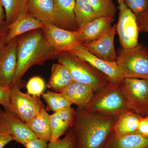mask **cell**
Wrapping results in <instances>:
<instances>
[{
  "mask_svg": "<svg viewBox=\"0 0 148 148\" xmlns=\"http://www.w3.org/2000/svg\"><path fill=\"white\" fill-rule=\"evenodd\" d=\"M118 1L119 3L123 1V0H118Z\"/></svg>",
  "mask_w": 148,
  "mask_h": 148,
  "instance_id": "obj_38",
  "label": "cell"
},
{
  "mask_svg": "<svg viewBox=\"0 0 148 148\" xmlns=\"http://www.w3.org/2000/svg\"><path fill=\"white\" fill-rule=\"evenodd\" d=\"M74 13L79 29L96 18L88 0H75Z\"/></svg>",
  "mask_w": 148,
  "mask_h": 148,
  "instance_id": "obj_25",
  "label": "cell"
},
{
  "mask_svg": "<svg viewBox=\"0 0 148 148\" xmlns=\"http://www.w3.org/2000/svg\"><path fill=\"white\" fill-rule=\"evenodd\" d=\"M103 148H148V138L137 133L117 136L112 132Z\"/></svg>",
  "mask_w": 148,
  "mask_h": 148,
  "instance_id": "obj_20",
  "label": "cell"
},
{
  "mask_svg": "<svg viewBox=\"0 0 148 148\" xmlns=\"http://www.w3.org/2000/svg\"><path fill=\"white\" fill-rule=\"evenodd\" d=\"M18 37L0 51V85L10 88L13 85L17 64Z\"/></svg>",
  "mask_w": 148,
  "mask_h": 148,
  "instance_id": "obj_11",
  "label": "cell"
},
{
  "mask_svg": "<svg viewBox=\"0 0 148 148\" xmlns=\"http://www.w3.org/2000/svg\"><path fill=\"white\" fill-rule=\"evenodd\" d=\"M142 117L132 112L123 114L117 119L113 128V133L117 136L137 133L139 121Z\"/></svg>",
  "mask_w": 148,
  "mask_h": 148,
  "instance_id": "obj_23",
  "label": "cell"
},
{
  "mask_svg": "<svg viewBox=\"0 0 148 148\" xmlns=\"http://www.w3.org/2000/svg\"><path fill=\"white\" fill-rule=\"evenodd\" d=\"M5 14V23L8 25L22 14L27 12L29 0H0Z\"/></svg>",
  "mask_w": 148,
  "mask_h": 148,
  "instance_id": "obj_24",
  "label": "cell"
},
{
  "mask_svg": "<svg viewBox=\"0 0 148 148\" xmlns=\"http://www.w3.org/2000/svg\"><path fill=\"white\" fill-rule=\"evenodd\" d=\"M8 34L6 38L7 43L15 38L26 33L37 30L43 29L44 25L31 16L28 12L22 14L14 22L8 25Z\"/></svg>",
  "mask_w": 148,
  "mask_h": 148,
  "instance_id": "obj_17",
  "label": "cell"
},
{
  "mask_svg": "<svg viewBox=\"0 0 148 148\" xmlns=\"http://www.w3.org/2000/svg\"><path fill=\"white\" fill-rule=\"evenodd\" d=\"M56 59L69 70L74 81L90 86L95 92L111 82L97 69L69 51L58 53Z\"/></svg>",
  "mask_w": 148,
  "mask_h": 148,
  "instance_id": "obj_4",
  "label": "cell"
},
{
  "mask_svg": "<svg viewBox=\"0 0 148 148\" xmlns=\"http://www.w3.org/2000/svg\"><path fill=\"white\" fill-rule=\"evenodd\" d=\"M95 91L90 86L74 81L61 92L72 104L78 108H85L91 101Z\"/></svg>",
  "mask_w": 148,
  "mask_h": 148,
  "instance_id": "obj_18",
  "label": "cell"
},
{
  "mask_svg": "<svg viewBox=\"0 0 148 148\" xmlns=\"http://www.w3.org/2000/svg\"><path fill=\"white\" fill-rule=\"evenodd\" d=\"M75 109L71 107L50 115L49 120L51 130L50 141L60 139L69 128H71L75 119Z\"/></svg>",
  "mask_w": 148,
  "mask_h": 148,
  "instance_id": "obj_16",
  "label": "cell"
},
{
  "mask_svg": "<svg viewBox=\"0 0 148 148\" xmlns=\"http://www.w3.org/2000/svg\"><path fill=\"white\" fill-rule=\"evenodd\" d=\"M74 81L71 74L65 66L59 63L53 64L47 87L55 92H61Z\"/></svg>",
  "mask_w": 148,
  "mask_h": 148,
  "instance_id": "obj_21",
  "label": "cell"
},
{
  "mask_svg": "<svg viewBox=\"0 0 148 148\" xmlns=\"http://www.w3.org/2000/svg\"><path fill=\"white\" fill-rule=\"evenodd\" d=\"M75 0H53V24L56 27L69 31L79 29L75 13Z\"/></svg>",
  "mask_w": 148,
  "mask_h": 148,
  "instance_id": "obj_14",
  "label": "cell"
},
{
  "mask_svg": "<svg viewBox=\"0 0 148 148\" xmlns=\"http://www.w3.org/2000/svg\"><path fill=\"white\" fill-rule=\"evenodd\" d=\"M17 56L13 85L20 86L21 78L32 66L42 65L48 60L55 59L56 55L49 43L43 30L39 29L18 37Z\"/></svg>",
  "mask_w": 148,
  "mask_h": 148,
  "instance_id": "obj_2",
  "label": "cell"
},
{
  "mask_svg": "<svg viewBox=\"0 0 148 148\" xmlns=\"http://www.w3.org/2000/svg\"><path fill=\"white\" fill-rule=\"evenodd\" d=\"M127 8L135 15L148 10V0H123Z\"/></svg>",
  "mask_w": 148,
  "mask_h": 148,
  "instance_id": "obj_30",
  "label": "cell"
},
{
  "mask_svg": "<svg viewBox=\"0 0 148 148\" xmlns=\"http://www.w3.org/2000/svg\"><path fill=\"white\" fill-rule=\"evenodd\" d=\"M120 86L130 110L142 117L148 115V79L125 78Z\"/></svg>",
  "mask_w": 148,
  "mask_h": 148,
  "instance_id": "obj_6",
  "label": "cell"
},
{
  "mask_svg": "<svg viewBox=\"0 0 148 148\" xmlns=\"http://www.w3.org/2000/svg\"><path fill=\"white\" fill-rule=\"evenodd\" d=\"M48 142L47 140L37 138L26 143L24 146L25 148H47Z\"/></svg>",
  "mask_w": 148,
  "mask_h": 148,
  "instance_id": "obj_35",
  "label": "cell"
},
{
  "mask_svg": "<svg viewBox=\"0 0 148 148\" xmlns=\"http://www.w3.org/2000/svg\"><path fill=\"white\" fill-rule=\"evenodd\" d=\"M1 108H0V113H1Z\"/></svg>",
  "mask_w": 148,
  "mask_h": 148,
  "instance_id": "obj_39",
  "label": "cell"
},
{
  "mask_svg": "<svg viewBox=\"0 0 148 148\" xmlns=\"http://www.w3.org/2000/svg\"><path fill=\"white\" fill-rule=\"evenodd\" d=\"M135 15L139 33L148 32V10Z\"/></svg>",
  "mask_w": 148,
  "mask_h": 148,
  "instance_id": "obj_32",
  "label": "cell"
},
{
  "mask_svg": "<svg viewBox=\"0 0 148 148\" xmlns=\"http://www.w3.org/2000/svg\"><path fill=\"white\" fill-rule=\"evenodd\" d=\"M7 25L0 26V51L7 45L6 38L8 34Z\"/></svg>",
  "mask_w": 148,
  "mask_h": 148,
  "instance_id": "obj_36",
  "label": "cell"
},
{
  "mask_svg": "<svg viewBox=\"0 0 148 148\" xmlns=\"http://www.w3.org/2000/svg\"><path fill=\"white\" fill-rule=\"evenodd\" d=\"M116 62L123 78L148 79V51L142 43L134 47H121Z\"/></svg>",
  "mask_w": 148,
  "mask_h": 148,
  "instance_id": "obj_5",
  "label": "cell"
},
{
  "mask_svg": "<svg viewBox=\"0 0 148 148\" xmlns=\"http://www.w3.org/2000/svg\"><path fill=\"white\" fill-rule=\"evenodd\" d=\"M119 4V16L116 29L120 43L124 48L135 47L138 44L139 34L136 15L123 1Z\"/></svg>",
  "mask_w": 148,
  "mask_h": 148,
  "instance_id": "obj_8",
  "label": "cell"
},
{
  "mask_svg": "<svg viewBox=\"0 0 148 148\" xmlns=\"http://www.w3.org/2000/svg\"><path fill=\"white\" fill-rule=\"evenodd\" d=\"M49 116L44 107L36 116L30 121L25 123L29 129L36 135L37 138L49 142L51 139Z\"/></svg>",
  "mask_w": 148,
  "mask_h": 148,
  "instance_id": "obj_22",
  "label": "cell"
},
{
  "mask_svg": "<svg viewBox=\"0 0 148 148\" xmlns=\"http://www.w3.org/2000/svg\"><path fill=\"white\" fill-rule=\"evenodd\" d=\"M12 140V138L6 127L0 121V148H3Z\"/></svg>",
  "mask_w": 148,
  "mask_h": 148,
  "instance_id": "obj_33",
  "label": "cell"
},
{
  "mask_svg": "<svg viewBox=\"0 0 148 148\" xmlns=\"http://www.w3.org/2000/svg\"><path fill=\"white\" fill-rule=\"evenodd\" d=\"M10 102L11 112L25 123L36 116L44 107L39 97L24 93L20 90V86L16 84L10 88Z\"/></svg>",
  "mask_w": 148,
  "mask_h": 148,
  "instance_id": "obj_7",
  "label": "cell"
},
{
  "mask_svg": "<svg viewBox=\"0 0 148 148\" xmlns=\"http://www.w3.org/2000/svg\"><path fill=\"white\" fill-rule=\"evenodd\" d=\"M43 30L49 43L56 55L64 51H69L75 46L82 44L77 31L65 30L54 24L45 25Z\"/></svg>",
  "mask_w": 148,
  "mask_h": 148,
  "instance_id": "obj_10",
  "label": "cell"
},
{
  "mask_svg": "<svg viewBox=\"0 0 148 148\" xmlns=\"http://www.w3.org/2000/svg\"><path fill=\"white\" fill-rule=\"evenodd\" d=\"M53 0H29L27 12L44 25L53 24Z\"/></svg>",
  "mask_w": 148,
  "mask_h": 148,
  "instance_id": "obj_19",
  "label": "cell"
},
{
  "mask_svg": "<svg viewBox=\"0 0 148 148\" xmlns=\"http://www.w3.org/2000/svg\"><path fill=\"white\" fill-rule=\"evenodd\" d=\"M10 88L0 85V105L5 111L11 112L10 102Z\"/></svg>",
  "mask_w": 148,
  "mask_h": 148,
  "instance_id": "obj_31",
  "label": "cell"
},
{
  "mask_svg": "<svg viewBox=\"0 0 148 148\" xmlns=\"http://www.w3.org/2000/svg\"><path fill=\"white\" fill-rule=\"evenodd\" d=\"M5 18L4 9L0 1V26L6 25L5 23Z\"/></svg>",
  "mask_w": 148,
  "mask_h": 148,
  "instance_id": "obj_37",
  "label": "cell"
},
{
  "mask_svg": "<svg viewBox=\"0 0 148 148\" xmlns=\"http://www.w3.org/2000/svg\"><path fill=\"white\" fill-rule=\"evenodd\" d=\"M0 121L5 125L12 140L23 145L38 138L26 123L13 113L7 111L1 112Z\"/></svg>",
  "mask_w": 148,
  "mask_h": 148,
  "instance_id": "obj_13",
  "label": "cell"
},
{
  "mask_svg": "<svg viewBox=\"0 0 148 148\" xmlns=\"http://www.w3.org/2000/svg\"><path fill=\"white\" fill-rule=\"evenodd\" d=\"M27 93L32 96L40 97L42 95L45 88L44 80L40 77L35 76L31 78L26 85Z\"/></svg>",
  "mask_w": 148,
  "mask_h": 148,
  "instance_id": "obj_29",
  "label": "cell"
},
{
  "mask_svg": "<svg viewBox=\"0 0 148 148\" xmlns=\"http://www.w3.org/2000/svg\"><path fill=\"white\" fill-rule=\"evenodd\" d=\"M114 21L112 16L96 17L77 30L80 42L82 44L100 38L111 29Z\"/></svg>",
  "mask_w": 148,
  "mask_h": 148,
  "instance_id": "obj_15",
  "label": "cell"
},
{
  "mask_svg": "<svg viewBox=\"0 0 148 148\" xmlns=\"http://www.w3.org/2000/svg\"><path fill=\"white\" fill-rule=\"evenodd\" d=\"M69 52L86 61L106 76L111 82L120 83L123 78L116 61L110 62L100 59L79 44L72 48Z\"/></svg>",
  "mask_w": 148,
  "mask_h": 148,
  "instance_id": "obj_9",
  "label": "cell"
},
{
  "mask_svg": "<svg viewBox=\"0 0 148 148\" xmlns=\"http://www.w3.org/2000/svg\"><path fill=\"white\" fill-rule=\"evenodd\" d=\"M116 25L97 39L82 44L83 46L96 57L110 62L116 61L117 55L114 46Z\"/></svg>",
  "mask_w": 148,
  "mask_h": 148,
  "instance_id": "obj_12",
  "label": "cell"
},
{
  "mask_svg": "<svg viewBox=\"0 0 148 148\" xmlns=\"http://www.w3.org/2000/svg\"><path fill=\"white\" fill-rule=\"evenodd\" d=\"M96 17L112 16L116 13V8L113 0H88Z\"/></svg>",
  "mask_w": 148,
  "mask_h": 148,
  "instance_id": "obj_27",
  "label": "cell"
},
{
  "mask_svg": "<svg viewBox=\"0 0 148 148\" xmlns=\"http://www.w3.org/2000/svg\"><path fill=\"white\" fill-rule=\"evenodd\" d=\"M84 109L92 112L116 118L124 113L132 112L123 95L120 83L110 82L95 92L90 103Z\"/></svg>",
  "mask_w": 148,
  "mask_h": 148,
  "instance_id": "obj_3",
  "label": "cell"
},
{
  "mask_svg": "<svg viewBox=\"0 0 148 148\" xmlns=\"http://www.w3.org/2000/svg\"><path fill=\"white\" fill-rule=\"evenodd\" d=\"M137 133L148 138V115L140 119Z\"/></svg>",
  "mask_w": 148,
  "mask_h": 148,
  "instance_id": "obj_34",
  "label": "cell"
},
{
  "mask_svg": "<svg viewBox=\"0 0 148 148\" xmlns=\"http://www.w3.org/2000/svg\"><path fill=\"white\" fill-rule=\"evenodd\" d=\"M42 98L47 105L48 111L57 112L71 107L72 103L61 92L48 90L43 93Z\"/></svg>",
  "mask_w": 148,
  "mask_h": 148,
  "instance_id": "obj_26",
  "label": "cell"
},
{
  "mask_svg": "<svg viewBox=\"0 0 148 148\" xmlns=\"http://www.w3.org/2000/svg\"><path fill=\"white\" fill-rule=\"evenodd\" d=\"M47 148H78L77 139L71 128L63 139L49 142Z\"/></svg>",
  "mask_w": 148,
  "mask_h": 148,
  "instance_id": "obj_28",
  "label": "cell"
},
{
  "mask_svg": "<svg viewBox=\"0 0 148 148\" xmlns=\"http://www.w3.org/2000/svg\"><path fill=\"white\" fill-rule=\"evenodd\" d=\"M75 110L71 128L76 138L78 148H103L117 118L78 107Z\"/></svg>",
  "mask_w": 148,
  "mask_h": 148,
  "instance_id": "obj_1",
  "label": "cell"
}]
</instances>
